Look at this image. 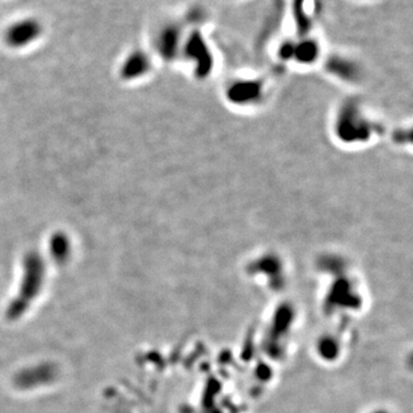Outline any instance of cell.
<instances>
[{"mask_svg":"<svg viewBox=\"0 0 413 413\" xmlns=\"http://www.w3.org/2000/svg\"><path fill=\"white\" fill-rule=\"evenodd\" d=\"M325 68L330 74L348 80H358L362 73L360 66L356 60L340 53L330 54L325 60Z\"/></svg>","mask_w":413,"mask_h":413,"instance_id":"52a82bcc","label":"cell"},{"mask_svg":"<svg viewBox=\"0 0 413 413\" xmlns=\"http://www.w3.org/2000/svg\"><path fill=\"white\" fill-rule=\"evenodd\" d=\"M182 52L194 67L195 75L204 77L213 71L215 66L213 50L200 28H191L186 33Z\"/></svg>","mask_w":413,"mask_h":413,"instance_id":"7a4b0ae2","label":"cell"},{"mask_svg":"<svg viewBox=\"0 0 413 413\" xmlns=\"http://www.w3.org/2000/svg\"><path fill=\"white\" fill-rule=\"evenodd\" d=\"M185 24L168 22L164 24L157 37V48L164 59L172 60L182 52L185 39Z\"/></svg>","mask_w":413,"mask_h":413,"instance_id":"5b68a950","label":"cell"},{"mask_svg":"<svg viewBox=\"0 0 413 413\" xmlns=\"http://www.w3.org/2000/svg\"><path fill=\"white\" fill-rule=\"evenodd\" d=\"M365 1H369V0H365Z\"/></svg>","mask_w":413,"mask_h":413,"instance_id":"30bf717a","label":"cell"},{"mask_svg":"<svg viewBox=\"0 0 413 413\" xmlns=\"http://www.w3.org/2000/svg\"><path fill=\"white\" fill-rule=\"evenodd\" d=\"M127 65H129L127 66V73L130 75H137V73L140 74L142 70L148 69L150 61H148V59L146 58L145 54H133L132 58H131V59L129 60V62H127Z\"/></svg>","mask_w":413,"mask_h":413,"instance_id":"9c48e42d","label":"cell"},{"mask_svg":"<svg viewBox=\"0 0 413 413\" xmlns=\"http://www.w3.org/2000/svg\"><path fill=\"white\" fill-rule=\"evenodd\" d=\"M277 56L281 61H293L301 66H311L322 58V46L313 35L285 39L278 46Z\"/></svg>","mask_w":413,"mask_h":413,"instance_id":"3957f363","label":"cell"},{"mask_svg":"<svg viewBox=\"0 0 413 413\" xmlns=\"http://www.w3.org/2000/svg\"><path fill=\"white\" fill-rule=\"evenodd\" d=\"M41 283H43V268L39 261L27 263L20 292L7 308V318L15 320L23 316L41 292Z\"/></svg>","mask_w":413,"mask_h":413,"instance_id":"6da1fadb","label":"cell"},{"mask_svg":"<svg viewBox=\"0 0 413 413\" xmlns=\"http://www.w3.org/2000/svg\"><path fill=\"white\" fill-rule=\"evenodd\" d=\"M56 375L58 370L53 364H37L18 372L15 375L14 385L21 390H33L52 384Z\"/></svg>","mask_w":413,"mask_h":413,"instance_id":"277c9868","label":"cell"},{"mask_svg":"<svg viewBox=\"0 0 413 413\" xmlns=\"http://www.w3.org/2000/svg\"><path fill=\"white\" fill-rule=\"evenodd\" d=\"M287 12L292 16L296 36L313 35L315 27V11L310 5V0H289Z\"/></svg>","mask_w":413,"mask_h":413,"instance_id":"8992f818","label":"cell"},{"mask_svg":"<svg viewBox=\"0 0 413 413\" xmlns=\"http://www.w3.org/2000/svg\"><path fill=\"white\" fill-rule=\"evenodd\" d=\"M38 33L39 26L35 21H22L7 31L6 37L9 44L22 45L33 41Z\"/></svg>","mask_w":413,"mask_h":413,"instance_id":"ba28073f","label":"cell"}]
</instances>
